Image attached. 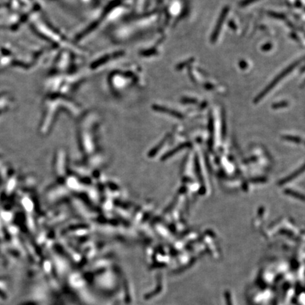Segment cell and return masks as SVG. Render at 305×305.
Instances as JSON below:
<instances>
[{
	"instance_id": "6da1fadb",
	"label": "cell",
	"mask_w": 305,
	"mask_h": 305,
	"mask_svg": "<svg viewBox=\"0 0 305 305\" xmlns=\"http://www.w3.org/2000/svg\"><path fill=\"white\" fill-rule=\"evenodd\" d=\"M300 64V60H297L295 61L294 63L291 64V65L288 66L286 69H285L283 72H281L280 74L277 76L275 78V79L273 80V81L270 82V83L268 85V86L266 87V88L263 89V90L261 91V92L259 94V95L256 96L255 99H254V102H258L259 100H261V99H263V98L265 97L267 94L270 92L272 89H273L275 87H276L277 84H278L280 82H281L282 80H283L284 78L286 77L288 74H290V73L292 72L297 67V66Z\"/></svg>"
},
{
	"instance_id": "7a4b0ae2",
	"label": "cell",
	"mask_w": 305,
	"mask_h": 305,
	"mask_svg": "<svg viewBox=\"0 0 305 305\" xmlns=\"http://www.w3.org/2000/svg\"><path fill=\"white\" fill-rule=\"evenodd\" d=\"M228 13H229V7L228 6H225V7L222 9L221 15H220L218 19L217 24L215 25V28L213 30L212 33L211 38H210V40H211L212 43L216 42L217 39L219 36L220 32H221L222 27L223 26V22L225 21V20Z\"/></svg>"
},
{
	"instance_id": "3957f363",
	"label": "cell",
	"mask_w": 305,
	"mask_h": 305,
	"mask_svg": "<svg viewBox=\"0 0 305 305\" xmlns=\"http://www.w3.org/2000/svg\"><path fill=\"white\" fill-rule=\"evenodd\" d=\"M158 110H159L162 111V112H167V114H171V115H173L174 117H178V118H182V115L180 113V112H177L174 111V110H171L166 109V108H165V107H158Z\"/></svg>"
},
{
	"instance_id": "277c9868",
	"label": "cell",
	"mask_w": 305,
	"mask_h": 305,
	"mask_svg": "<svg viewBox=\"0 0 305 305\" xmlns=\"http://www.w3.org/2000/svg\"><path fill=\"white\" fill-rule=\"evenodd\" d=\"M268 14H269L270 17L276 18V19H285V16H284L283 14H282V13H280L269 12L268 13Z\"/></svg>"
},
{
	"instance_id": "5b68a950",
	"label": "cell",
	"mask_w": 305,
	"mask_h": 305,
	"mask_svg": "<svg viewBox=\"0 0 305 305\" xmlns=\"http://www.w3.org/2000/svg\"><path fill=\"white\" fill-rule=\"evenodd\" d=\"M288 105V102L285 101L283 102H279L277 103H275V104L273 105V107L275 109H278V108H282V107H286Z\"/></svg>"
},
{
	"instance_id": "8992f818",
	"label": "cell",
	"mask_w": 305,
	"mask_h": 305,
	"mask_svg": "<svg viewBox=\"0 0 305 305\" xmlns=\"http://www.w3.org/2000/svg\"><path fill=\"white\" fill-rule=\"evenodd\" d=\"M258 1H259V0H242V1L240 2V6H245L248 5V4H251Z\"/></svg>"
},
{
	"instance_id": "52a82bcc",
	"label": "cell",
	"mask_w": 305,
	"mask_h": 305,
	"mask_svg": "<svg viewBox=\"0 0 305 305\" xmlns=\"http://www.w3.org/2000/svg\"><path fill=\"white\" fill-rule=\"evenodd\" d=\"M271 47H272V45L270 44V43H267V44L264 45L262 47V50H264V51H268V50H269Z\"/></svg>"
},
{
	"instance_id": "ba28073f",
	"label": "cell",
	"mask_w": 305,
	"mask_h": 305,
	"mask_svg": "<svg viewBox=\"0 0 305 305\" xmlns=\"http://www.w3.org/2000/svg\"><path fill=\"white\" fill-rule=\"evenodd\" d=\"M288 193L289 194H290V195H292V196H297V197H299V199H302V198H303V196H301V195H300V194H295V193H294V192L290 191V190H288Z\"/></svg>"
},
{
	"instance_id": "9c48e42d",
	"label": "cell",
	"mask_w": 305,
	"mask_h": 305,
	"mask_svg": "<svg viewBox=\"0 0 305 305\" xmlns=\"http://www.w3.org/2000/svg\"><path fill=\"white\" fill-rule=\"evenodd\" d=\"M183 101H184L185 102H189V103H194L196 102V100H194V99H192V98H184V100H183Z\"/></svg>"
},
{
	"instance_id": "30bf717a",
	"label": "cell",
	"mask_w": 305,
	"mask_h": 305,
	"mask_svg": "<svg viewBox=\"0 0 305 305\" xmlns=\"http://www.w3.org/2000/svg\"><path fill=\"white\" fill-rule=\"evenodd\" d=\"M285 139H287V140H290V139H292V140H294V141H299V140L300 141V139H299L298 138H293V137H290V136H286L285 137Z\"/></svg>"
},
{
	"instance_id": "8fae6325",
	"label": "cell",
	"mask_w": 305,
	"mask_h": 305,
	"mask_svg": "<svg viewBox=\"0 0 305 305\" xmlns=\"http://www.w3.org/2000/svg\"><path fill=\"white\" fill-rule=\"evenodd\" d=\"M240 66L242 69H244L247 66V63L245 62V61H241Z\"/></svg>"
}]
</instances>
